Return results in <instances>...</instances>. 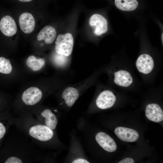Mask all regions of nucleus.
Listing matches in <instances>:
<instances>
[{"label":"nucleus","mask_w":163,"mask_h":163,"mask_svg":"<svg viewBox=\"0 0 163 163\" xmlns=\"http://www.w3.org/2000/svg\"><path fill=\"white\" fill-rule=\"evenodd\" d=\"M116 101V97L111 91L105 89L101 91L97 96L94 101L96 107L104 110L111 107Z\"/></svg>","instance_id":"nucleus-5"},{"label":"nucleus","mask_w":163,"mask_h":163,"mask_svg":"<svg viewBox=\"0 0 163 163\" xmlns=\"http://www.w3.org/2000/svg\"><path fill=\"white\" fill-rule=\"evenodd\" d=\"M134 161L130 158H127L123 159L118 162V163H134Z\"/></svg>","instance_id":"nucleus-21"},{"label":"nucleus","mask_w":163,"mask_h":163,"mask_svg":"<svg viewBox=\"0 0 163 163\" xmlns=\"http://www.w3.org/2000/svg\"><path fill=\"white\" fill-rule=\"evenodd\" d=\"M17 26L12 18L6 15L2 18L0 21V30L5 36L11 37L17 31Z\"/></svg>","instance_id":"nucleus-12"},{"label":"nucleus","mask_w":163,"mask_h":163,"mask_svg":"<svg viewBox=\"0 0 163 163\" xmlns=\"http://www.w3.org/2000/svg\"><path fill=\"white\" fill-rule=\"evenodd\" d=\"M84 24L80 30L83 37L86 41L93 40L107 33L108 23L106 18L98 13H86Z\"/></svg>","instance_id":"nucleus-4"},{"label":"nucleus","mask_w":163,"mask_h":163,"mask_svg":"<svg viewBox=\"0 0 163 163\" xmlns=\"http://www.w3.org/2000/svg\"><path fill=\"white\" fill-rule=\"evenodd\" d=\"M115 4L118 8L125 11H133L138 5L137 0H115Z\"/></svg>","instance_id":"nucleus-16"},{"label":"nucleus","mask_w":163,"mask_h":163,"mask_svg":"<svg viewBox=\"0 0 163 163\" xmlns=\"http://www.w3.org/2000/svg\"><path fill=\"white\" fill-rule=\"evenodd\" d=\"M43 93L39 88L30 87L25 90L21 96L23 102L28 106H33L39 102L42 98Z\"/></svg>","instance_id":"nucleus-7"},{"label":"nucleus","mask_w":163,"mask_h":163,"mask_svg":"<svg viewBox=\"0 0 163 163\" xmlns=\"http://www.w3.org/2000/svg\"><path fill=\"white\" fill-rule=\"evenodd\" d=\"M35 116L36 119L40 123L54 131L56 129L58 123V118L52 110L49 108H45L37 115Z\"/></svg>","instance_id":"nucleus-6"},{"label":"nucleus","mask_w":163,"mask_h":163,"mask_svg":"<svg viewBox=\"0 0 163 163\" xmlns=\"http://www.w3.org/2000/svg\"><path fill=\"white\" fill-rule=\"evenodd\" d=\"M57 35V31L55 27L51 25H46L39 32L37 39L39 41L43 40L46 44L50 45L55 43Z\"/></svg>","instance_id":"nucleus-8"},{"label":"nucleus","mask_w":163,"mask_h":163,"mask_svg":"<svg viewBox=\"0 0 163 163\" xmlns=\"http://www.w3.org/2000/svg\"><path fill=\"white\" fill-rule=\"evenodd\" d=\"M96 77L94 73L79 82L69 84L59 90V105L65 108L72 107L79 97L94 83Z\"/></svg>","instance_id":"nucleus-2"},{"label":"nucleus","mask_w":163,"mask_h":163,"mask_svg":"<svg viewBox=\"0 0 163 163\" xmlns=\"http://www.w3.org/2000/svg\"><path fill=\"white\" fill-rule=\"evenodd\" d=\"M6 128L3 123L0 122V140L4 136L6 132Z\"/></svg>","instance_id":"nucleus-19"},{"label":"nucleus","mask_w":163,"mask_h":163,"mask_svg":"<svg viewBox=\"0 0 163 163\" xmlns=\"http://www.w3.org/2000/svg\"><path fill=\"white\" fill-rule=\"evenodd\" d=\"M18 123L23 131L37 142H47L54 136V130L35 120L31 115H23Z\"/></svg>","instance_id":"nucleus-3"},{"label":"nucleus","mask_w":163,"mask_h":163,"mask_svg":"<svg viewBox=\"0 0 163 163\" xmlns=\"http://www.w3.org/2000/svg\"><path fill=\"white\" fill-rule=\"evenodd\" d=\"M45 59L43 58H37L33 56H29L26 62L27 66L33 71H38L42 69L46 64Z\"/></svg>","instance_id":"nucleus-17"},{"label":"nucleus","mask_w":163,"mask_h":163,"mask_svg":"<svg viewBox=\"0 0 163 163\" xmlns=\"http://www.w3.org/2000/svg\"><path fill=\"white\" fill-rule=\"evenodd\" d=\"M136 66L138 71L144 74H148L152 71L154 62L152 57L147 54L140 56L136 62Z\"/></svg>","instance_id":"nucleus-10"},{"label":"nucleus","mask_w":163,"mask_h":163,"mask_svg":"<svg viewBox=\"0 0 163 163\" xmlns=\"http://www.w3.org/2000/svg\"><path fill=\"white\" fill-rule=\"evenodd\" d=\"M19 23L21 30L25 33L30 34L34 29L35 21L34 17L30 13H22L19 17Z\"/></svg>","instance_id":"nucleus-13"},{"label":"nucleus","mask_w":163,"mask_h":163,"mask_svg":"<svg viewBox=\"0 0 163 163\" xmlns=\"http://www.w3.org/2000/svg\"><path fill=\"white\" fill-rule=\"evenodd\" d=\"M12 70V67L9 60L3 57H0V73L9 74Z\"/></svg>","instance_id":"nucleus-18"},{"label":"nucleus","mask_w":163,"mask_h":163,"mask_svg":"<svg viewBox=\"0 0 163 163\" xmlns=\"http://www.w3.org/2000/svg\"><path fill=\"white\" fill-rule=\"evenodd\" d=\"M95 140L104 150L109 152L115 151L117 146L114 140L105 133L100 132L95 136Z\"/></svg>","instance_id":"nucleus-9"},{"label":"nucleus","mask_w":163,"mask_h":163,"mask_svg":"<svg viewBox=\"0 0 163 163\" xmlns=\"http://www.w3.org/2000/svg\"><path fill=\"white\" fill-rule=\"evenodd\" d=\"M80 10L72 11L64 17L61 31L57 35L50 60L57 68L67 71L71 66Z\"/></svg>","instance_id":"nucleus-1"},{"label":"nucleus","mask_w":163,"mask_h":163,"mask_svg":"<svg viewBox=\"0 0 163 163\" xmlns=\"http://www.w3.org/2000/svg\"><path fill=\"white\" fill-rule=\"evenodd\" d=\"M71 162L72 163H88L89 162L83 158H77L73 159Z\"/></svg>","instance_id":"nucleus-20"},{"label":"nucleus","mask_w":163,"mask_h":163,"mask_svg":"<svg viewBox=\"0 0 163 163\" xmlns=\"http://www.w3.org/2000/svg\"><path fill=\"white\" fill-rule=\"evenodd\" d=\"M21 2H27L31 1L32 0H18Z\"/></svg>","instance_id":"nucleus-22"},{"label":"nucleus","mask_w":163,"mask_h":163,"mask_svg":"<svg viewBox=\"0 0 163 163\" xmlns=\"http://www.w3.org/2000/svg\"><path fill=\"white\" fill-rule=\"evenodd\" d=\"M114 82L117 85L123 87L129 86L133 82L130 73L124 70H120L114 73Z\"/></svg>","instance_id":"nucleus-15"},{"label":"nucleus","mask_w":163,"mask_h":163,"mask_svg":"<svg viewBox=\"0 0 163 163\" xmlns=\"http://www.w3.org/2000/svg\"><path fill=\"white\" fill-rule=\"evenodd\" d=\"M145 114L147 118L153 122L158 123L163 120V111L161 107L156 104L148 105L145 109Z\"/></svg>","instance_id":"nucleus-14"},{"label":"nucleus","mask_w":163,"mask_h":163,"mask_svg":"<svg viewBox=\"0 0 163 163\" xmlns=\"http://www.w3.org/2000/svg\"><path fill=\"white\" fill-rule=\"evenodd\" d=\"M114 133L120 139L126 142H134L138 139L139 137V133L136 130L125 127L116 128Z\"/></svg>","instance_id":"nucleus-11"}]
</instances>
